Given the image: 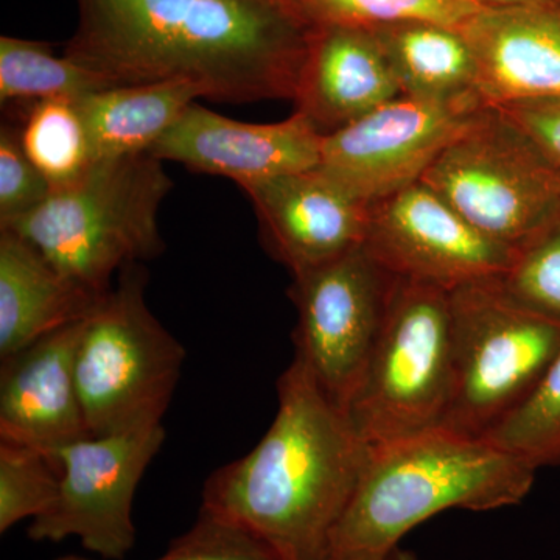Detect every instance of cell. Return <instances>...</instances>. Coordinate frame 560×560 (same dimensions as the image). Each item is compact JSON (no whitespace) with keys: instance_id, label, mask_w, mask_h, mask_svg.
Segmentation results:
<instances>
[{"instance_id":"14","label":"cell","mask_w":560,"mask_h":560,"mask_svg":"<svg viewBox=\"0 0 560 560\" xmlns=\"http://www.w3.org/2000/svg\"><path fill=\"white\" fill-rule=\"evenodd\" d=\"M259 219L261 238L291 276L359 248L370 228V202L320 171L243 186Z\"/></svg>"},{"instance_id":"8","label":"cell","mask_w":560,"mask_h":560,"mask_svg":"<svg viewBox=\"0 0 560 560\" xmlns=\"http://www.w3.org/2000/svg\"><path fill=\"white\" fill-rule=\"evenodd\" d=\"M420 183L471 226L512 250L560 210V176L534 140L488 106L447 147Z\"/></svg>"},{"instance_id":"20","label":"cell","mask_w":560,"mask_h":560,"mask_svg":"<svg viewBox=\"0 0 560 560\" xmlns=\"http://www.w3.org/2000/svg\"><path fill=\"white\" fill-rule=\"evenodd\" d=\"M371 32L405 97L452 102L478 95L477 65L459 28L430 21H404Z\"/></svg>"},{"instance_id":"15","label":"cell","mask_w":560,"mask_h":560,"mask_svg":"<svg viewBox=\"0 0 560 560\" xmlns=\"http://www.w3.org/2000/svg\"><path fill=\"white\" fill-rule=\"evenodd\" d=\"M83 320L2 360L0 441L50 453L91 436L75 375Z\"/></svg>"},{"instance_id":"5","label":"cell","mask_w":560,"mask_h":560,"mask_svg":"<svg viewBox=\"0 0 560 560\" xmlns=\"http://www.w3.org/2000/svg\"><path fill=\"white\" fill-rule=\"evenodd\" d=\"M186 350L151 313L145 275L128 265L119 285L95 302L75 357L84 419L91 436L162 425Z\"/></svg>"},{"instance_id":"30","label":"cell","mask_w":560,"mask_h":560,"mask_svg":"<svg viewBox=\"0 0 560 560\" xmlns=\"http://www.w3.org/2000/svg\"><path fill=\"white\" fill-rule=\"evenodd\" d=\"M490 7H515V5H537V7H560V0H481Z\"/></svg>"},{"instance_id":"1","label":"cell","mask_w":560,"mask_h":560,"mask_svg":"<svg viewBox=\"0 0 560 560\" xmlns=\"http://www.w3.org/2000/svg\"><path fill=\"white\" fill-rule=\"evenodd\" d=\"M65 55L116 86L186 80L210 101H294L312 28L283 0H77Z\"/></svg>"},{"instance_id":"19","label":"cell","mask_w":560,"mask_h":560,"mask_svg":"<svg viewBox=\"0 0 560 560\" xmlns=\"http://www.w3.org/2000/svg\"><path fill=\"white\" fill-rule=\"evenodd\" d=\"M197 98H205L200 88L186 80L124 84L77 98L92 161L150 153Z\"/></svg>"},{"instance_id":"32","label":"cell","mask_w":560,"mask_h":560,"mask_svg":"<svg viewBox=\"0 0 560 560\" xmlns=\"http://www.w3.org/2000/svg\"><path fill=\"white\" fill-rule=\"evenodd\" d=\"M58 560H90V559L79 558V556H66V558H61Z\"/></svg>"},{"instance_id":"11","label":"cell","mask_w":560,"mask_h":560,"mask_svg":"<svg viewBox=\"0 0 560 560\" xmlns=\"http://www.w3.org/2000/svg\"><path fill=\"white\" fill-rule=\"evenodd\" d=\"M486 108L478 95L452 102L400 95L324 136L319 168L360 200H385L420 183L442 151Z\"/></svg>"},{"instance_id":"24","label":"cell","mask_w":560,"mask_h":560,"mask_svg":"<svg viewBox=\"0 0 560 560\" xmlns=\"http://www.w3.org/2000/svg\"><path fill=\"white\" fill-rule=\"evenodd\" d=\"M485 438L534 470L560 467V353L528 399Z\"/></svg>"},{"instance_id":"27","label":"cell","mask_w":560,"mask_h":560,"mask_svg":"<svg viewBox=\"0 0 560 560\" xmlns=\"http://www.w3.org/2000/svg\"><path fill=\"white\" fill-rule=\"evenodd\" d=\"M154 560H285L248 526L202 508L187 533Z\"/></svg>"},{"instance_id":"6","label":"cell","mask_w":560,"mask_h":560,"mask_svg":"<svg viewBox=\"0 0 560 560\" xmlns=\"http://www.w3.org/2000/svg\"><path fill=\"white\" fill-rule=\"evenodd\" d=\"M451 291L397 279L385 326L346 415L372 447L440 429L451 404Z\"/></svg>"},{"instance_id":"18","label":"cell","mask_w":560,"mask_h":560,"mask_svg":"<svg viewBox=\"0 0 560 560\" xmlns=\"http://www.w3.org/2000/svg\"><path fill=\"white\" fill-rule=\"evenodd\" d=\"M95 296L16 232L0 230V361L86 318Z\"/></svg>"},{"instance_id":"12","label":"cell","mask_w":560,"mask_h":560,"mask_svg":"<svg viewBox=\"0 0 560 560\" xmlns=\"http://www.w3.org/2000/svg\"><path fill=\"white\" fill-rule=\"evenodd\" d=\"M363 246L394 278L448 291L500 278L515 256L423 183L372 202Z\"/></svg>"},{"instance_id":"26","label":"cell","mask_w":560,"mask_h":560,"mask_svg":"<svg viewBox=\"0 0 560 560\" xmlns=\"http://www.w3.org/2000/svg\"><path fill=\"white\" fill-rule=\"evenodd\" d=\"M497 280L523 308L560 324V210L515 250L511 267Z\"/></svg>"},{"instance_id":"31","label":"cell","mask_w":560,"mask_h":560,"mask_svg":"<svg viewBox=\"0 0 560 560\" xmlns=\"http://www.w3.org/2000/svg\"><path fill=\"white\" fill-rule=\"evenodd\" d=\"M372 560H418V559H416L415 556L411 555V552L401 550L400 547H397L396 550L388 552V555H385V556H382V558L372 559Z\"/></svg>"},{"instance_id":"16","label":"cell","mask_w":560,"mask_h":560,"mask_svg":"<svg viewBox=\"0 0 560 560\" xmlns=\"http://www.w3.org/2000/svg\"><path fill=\"white\" fill-rule=\"evenodd\" d=\"M488 106L560 98V7H485L459 27Z\"/></svg>"},{"instance_id":"9","label":"cell","mask_w":560,"mask_h":560,"mask_svg":"<svg viewBox=\"0 0 560 560\" xmlns=\"http://www.w3.org/2000/svg\"><path fill=\"white\" fill-rule=\"evenodd\" d=\"M291 278L294 357L346 410L381 338L396 278L364 246Z\"/></svg>"},{"instance_id":"10","label":"cell","mask_w":560,"mask_h":560,"mask_svg":"<svg viewBox=\"0 0 560 560\" xmlns=\"http://www.w3.org/2000/svg\"><path fill=\"white\" fill-rule=\"evenodd\" d=\"M165 441L164 427L88 436L50 452L60 489L50 510L33 518L28 537H77L86 550L120 560L135 547L132 501L147 467Z\"/></svg>"},{"instance_id":"21","label":"cell","mask_w":560,"mask_h":560,"mask_svg":"<svg viewBox=\"0 0 560 560\" xmlns=\"http://www.w3.org/2000/svg\"><path fill=\"white\" fill-rule=\"evenodd\" d=\"M116 84L66 57H55L49 44L2 36L0 38V102L77 101Z\"/></svg>"},{"instance_id":"23","label":"cell","mask_w":560,"mask_h":560,"mask_svg":"<svg viewBox=\"0 0 560 560\" xmlns=\"http://www.w3.org/2000/svg\"><path fill=\"white\" fill-rule=\"evenodd\" d=\"M308 27L371 28L430 21L459 28L480 13L481 0H283Z\"/></svg>"},{"instance_id":"28","label":"cell","mask_w":560,"mask_h":560,"mask_svg":"<svg viewBox=\"0 0 560 560\" xmlns=\"http://www.w3.org/2000/svg\"><path fill=\"white\" fill-rule=\"evenodd\" d=\"M49 180L22 147L20 128L0 130V228L28 215L50 197Z\"/></svg>"},{"instance_id":"22","label":"cell","mask_w":560,"mask_h":560,"mask_svg":"<svg viewBox=\"0 0 560 560\" xmlns=\"http://www.w3.org/2000/svg\"><path fill=\"white\" fill-rule=\"evenodd\" d=\"M20 128L25 153L49 180L51 189L72 186L91 171L90 138L75 101L31 103Z\"/></svg>"},{"instance_id":"4","label":"cell","mask_w":560,"mask_h":560,"mask_svg":"<svg viewBox=\"0 0 560 560\" xmlns=\"http://www.w3.org/2000/svg\"><path fill=\"white\" fill-rule=\"evenodd\" d=\"M172 186L150 153L95 162L75 184L0 230L16 232L62 275L103 296L117 271L164 248L160 209Z\"/></svg>"},{"instance_id":"7","label":"cell","mask_w":560,"mask_h":560,"mask_svg":"<svg viewBox=\"0 0 560 560\" xmlns=\"http://www.w3.org/2000/svg\"><path fill=\"white\" fill-rule=\"evenodd\" d=\"M453 383L440 429L485 438L528 399L560 353V324L511 300L499 280L451 291Z\"/></svg>"},{"instance_id":"25","label":"cell","mask_w":560,"mask_h":560,"mask_svg":"<svg viewBox=\"0 0 560 560\" xmlns=\"http://www.w3.org/2000/svg\"><path fill=\"white\" fill-rule=\"evenodd\" d=\"M60 489V467L49 452L0 444V533L49 511Z\"/></svg>"},{"instance_id":"3","label":"cell","mask_w":560,"mask_h":560,"mask_svg":"<svg viewBox=\"0 0 560 560\" xmlns=\"http://www.w3.org/2000/svg\"><path fill=\"white\" fill-rule=\"evenodd\" d=\"M536 471L486 438L433 429L372 448L329 560H372L441 512H486L526 499Z\"/></svg>"},{"instance_id":"29","label":"cell","mask_w":560,"mask_h":560,"mask_svg":"<svg viewBox=\"0 0 560 560\" xmlns=\"http://www.w3.org/2000/svg\"><path fill=\"white\" fill-rule=\"evenodd\" d=\"M539 147L560 176V98L499 106Z\"/></svg>"},{"instance_id":"2","label":"cell","mask_w":560,"mask_h":560,"mask_svg":"<svg viewBox=\"0 0 560 560\" xmlns=\"http://www.w3.org/2000/svg\"><path fill=\"white\" fill-rule=\"evenodd\" d=\"M372 448L294 357L280 375L270 429L248 455L210 475L202 508L248 526L285 560H329Z\"/></svg>"},{"instance_id":"17","label":"cell","mask_w":560,"mask_h":560,"mask_svg":"<svg viewBox=\"0 0 560 560\" xmlns=\"http://www.w3.org/2000/svg\"><path fill=\"white\" fill-rule=\"evenodd\" d=\"M396 77L368 28L312 27L294 105L320 135L349 127L400 97Z\"/></svg>"},{"instance_id":"13","label":"cell","mask_w":560,"mask_h":560,"mask_svg":"<svg viewBox=\"0 0 560 560\" xmlns=\"http://www.w3.org/2000/svg\"><path fill=\"white\" fill-rule=\"evenodd\" d=\"M323 140L300 113L276 124H246L194 102L150 154L243 187L319 167Z\"/></svg>"}]
</instances>
